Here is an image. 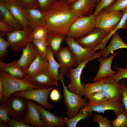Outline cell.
<instances>
[{
	"instance_id": "1",
	"label": "cell",
	"mask_w": 127,
	"mask_h": 127,
	"mask_svg": "<svg viewBox=\"0 0 127 127\" xmlns=\"http://www.w3.org/2000/svg\"><path fill=\"white\" fill-rule=\"evenodd\" d=\"M48 33L66 35L78 18L71 11V4L59 1L54 3L44 13Z\"/></svg>"
},
{
	"instance_id": "2",
	"label": "cell",
	"mask_w": 127,
	"mask_h": 127,
	"mask_svg": "<svg viewBox=\"0 0 127 127\" xmlns=\"http://www.w3.org/2000/svg\"><path fill=\"white\" fill-rule=\"evenodd\" d=\"M0 79L3 83L4 91L2 104H6L9 97L16 92L30 88H40L38 85L32 83L26 78L20 79L15 78L0 70Z\"/></svg>"
},
{
	"instance_id": "3",
	"label": "cell",
	"mask_w": 127,
	"mask_h": 127,
	"mask_svg": "<svg viewBox=\"0 0 127 127\" xmlns=\"http://www.w3.org/2000/svg\"><path fill=\"white\" fill-rule=\"evenodd\" d=\"M62 73L59 74L58 80L61 82L63 89V101L67 108V116L71 119L79 112V109L82 108L87 102V99L82 98L77 94L72 92L68 89L65 84L64 75Z\"/></svg>"
},
{
	"instance_id": "4",
	"label": "cell",
	"mask_w": 127,
	"mask_h": 127,
	"mask_svg": "<svg viewBox=\"0 0 127 127\" xmlns=\"http://www.w3.org/2000/svg\"><path fill=\"white\" fill-rule=\"evenodd\" d=\"M95 17L93 14L78 17L72 23L66 36L74 40L83 37L95 28Z\"/></svg>"
},
{
	"instance_id": "5",
	"label": "cell",
	"mask_w": 127,
	"mask_h": 127,
	"mask_svg": "<svg viewBox=\"0 0 127 127\" xmlns=\"http://www.w3.org/2000/svg\"><path fill=\"white\" fill-rule=\"evenodd\" d=\"M123 14L121 11L107 12L101 10L95 17V28L101 29L108 34L117 27Z\"/></svg>"
},
{
	"instance_id": "6",
	"label": "cell",
	"mask_w": 127,
	"mask_h": 127,
	"mask_svg": "<svg viewBox=\"0 0 127 127\" xmlns=\"http://www.w3.org/2000/svg\"><path fill=\"white\" fill-rule=\"evenodd\" d=\"M54 88L53 87L39 89L30 88L16 92L13 94L36 102L50 110L52 108V103L48 102V98L49 93Z\"/></svg>"
},
{
	"instance_id": "7",
	"label": "cell",
	"mask_w": 127,
	"mask_h": 127,
	"mask_svg": "<svg viewBox=\"0 0 127 127\" xmlns=\"http://www.w3.org/2000/svg\"><path fill=\"white\" fill-rule=\"evenodd\" d=\"M33 30L29 27L26 29L15 31L6 34L11 49L16 52L22 51L27 44L32 41L31 36Z\"/></svg>"
},
{
	"instance_id": "8",
	"label": "cell",
	"mask_w": 127,
	"mask_h": 127,
	"mask_svg": "<svg viewBox=\"0 0 127 127\" xmlns=\"http://www.w3.org/2000/svg\"><path fill=\"white\" fill-rule=\"evenodd\" d=\"M109 110H113L116 115L125 112L124 107L122 102L108 100L97 104L87 102L80 111H94L104 113L106 111Z\"/></svg>"
},
{
	"instance_id": "9",
	"label": "cell",
	"mask_w": 127,
	"mask_h": 127,
	"mask_svg": "<svg viewBox=\"0 0 127 127\" xmlns=\"http://www.w3.org/2000/svg\"><path fill=\"white\" fill-rule=\"evenodd\" d=\"M56 57L59 64V72L66 75L73 67L78 65L75 56L68 47H60Z\"/></svg>"
},
{
	"instance_id": "10",
	"label": "cell",
	"mask_w": 127,
	"mask_h": 127,
	"mask_svg": "<svg viewBox=\"0 0 127 127\" xmlns=\"http://www.w3.org/2000/svg\"><path fill=\"white\" fill-rule=\"evenodd\" d=\"M65 41L77 60L78 65L85 61L94 59L93 57L96 53L92 49L82 47L75 40L66 36Z\"/></svg>"
},
{
	"instance_id": "11",
	"label": "cell",
	"mask_w": 127,
	"mask_h": 127,
	"mask_svg": "<svg viewBox=\"0 0 127 127\" xmlns=\"http://www.w3.org/2000/svg\"><path fill=\"white\" fill-rule=\"evenodd\" d=\"M9 111L8 115L10 118L22 119L26 114L28 110L27 99L24 98L11 95L6 104Z\"/></svg>"
},
{
	"instance_id": "12",
	"label": "cell",
	"mask_w": 127,
	"mask_h": 127,
	"mask_svg": "<svg viewBox=\"0 0 127 127\" xmlns=\"http://www.w3.org/2000/svg\"><path fill=\"white\" fill-rule=\"evenodd\" d=\"M89 60L83 62L78 65L75 68L70 70L67 75L71 82L67 86L71 92L75 93L81 97L83 96V90L81 82V76L83 70Z\"/></svg>"
},
{
	"instance_id": "13",
	"label": "cell",
	"mask_w": 127,
	"mask_h": 127,
	"mask_svg": "<svg viewBox=\"0 0 127 127\" xmlns=\"http://www.w3.org/2000/svg\"><path fill=\"white\" fill-rule=\"evenodd\" d=\"M107 34L102 29L95 28L87 35L75 40L82 47L93 50L101 43Z\"/></svg>"
},
{
	"instance_id": "14",
	"label": "cell",
	"mask_w": 127,
	"mask_h": 127,
	"mask_svg": "<svg viewBox=\"0 0 127 127\" xmlns=\"http://www.w3.org/2000/svg\"><path fill=\"white\" fill-rule=\"evenodd\" d=\"M102 91L108 100L121 102L122 88L119 82L110 76L106 78Z\"/></svg>"
},
{
	"instance_id": "15",
	"label": "cell",
	"mask_w": 127,
	"mask_h": 127,
	"mask_svg": "<svg viewBox=\"0 0 127 127\" xmlns=\"http://www.w3.org/2000/svg\"><path fill=\"white\" fill-rule=\"evenodd\" d=\"M27 111L22 118L23 121L36 127H44L40 119L41 110L43 106L37 104L29 99H27Z\"/></svg>"
},
{
	"instance_id": "16",
	"label": "cell",
	"mask_w": 127,
	"mask_h": 127,
	"mask_svg": "<svg viewBox=\"0 0 127 127\" xmlns=\"http://www.w3.org/2000/svg\"><path fill=\"white\" fill-rule=\"evenodd\" d=\"M22 51L21 56L18 59V63L20 67L27 73L31 65L39 53L37 48L32 41L27 44Z\"/></svg>"
},
{
	"instance_id": "17",
	"label": "cell",
	"mask_w": 127,
	"mask_h": 127,
	"mask_svg": "<svg viewBox=\"0 0 127 127\" xmlns=\"http://www.w3.org/2000/svg\"><path fill=\"white\" fill-rule=\"evenodd\" d=\"M96 0H77L71 4V10L78 17L91 15L96 6Z\"/></svg>"
},
{
	"instance_id": "18",
	"label": "cell",
	"mask_w": 127,
	"mask_h": 127,
	"mask_svg": "<svg viewBox=\"0 0 127 127\" xmlns=\"http://www.w3.org/2000/svg\"><path fill=\"white\" fill-rule=\"evenodd\" d=\"M6 3L8 9L23 29L29 27L28 17L24 7L17 1Z\"/></svg>"
},
{
	"instance_id": "19",
	"label": "cell",
	"mask_w": 127,
	"mask_h": 127,
	"mask_svg": "<svg viewBox=\"0 0 127 127\" xmlns=\"http://www.w3.org/2000/svg\"><path fill=\"white\" fill-rule=\"evenodd\" d=\"M117 55V53L114 52L108 58L104 59L101 56L98 58L97 61L99 63V66L98 71L93 80V82L111 76L117 73V71H113L111 68L113 60Z\"/></svg>"
},
{
	"instance_id": "20",
	"label": "cell",
	"mask_w": 127,
	"mask_h": 127,
	"mask_svg": "<svg viewBox=\"0 0 127 127\" xmlns=\"http://www.w3.org/2000/svg\"><path fill=\"white\" fill-rule=\"evenodd\" d=\"M122 48L127 49V44L123 41L118 32H116L113 35L111 40L107 46L96 52L94 57L95 58H98L102 56L103 58L105 59L114 51Z\"/></svg>"
},
{
	"instance_id": "21",
	"label": "cell",
	"mask_w": 127,
	"mask_h": 127,
	"mask_svg": "<svg viewBox=\"0 0 127 127\" xmlns=\"http://www.w3.org/2000/svg\"><path fill=\"white\" fill-rule=\"evenodd\" d=\"M24 8L28 17L29 27L33 30L39 26H46L44 13L40 8Z\"/></svg>"
},
{
	"instance_id": "22",
	"label": "cell",
	"mask_w": 127,
	"mask_h": 127,
	"mask_svg": "<svg viewBox=\"0 0 127 127\" xmlns=\"http://www.w3.org/2000/svg\"><path fill=\"white\" fill-rule=\"evenodd\" d=\"M40 119L44 127H63L65 124L63 116H57L54 112L51 113L43 107L41 110Z\"/></svg>"
},
{
	"instance_id": "23",
	"label": "cell",
	"mask_w": 127,
	"mask_h": 127,
	"mask_svg": "<svg viewBox=\"0 0 127 127\" xmlns=\"http://www.w3.org/2000/svg\"><path fill=\"white\" fill-rule=\"evenodd\" d=\"M26 78L32 83L38 85L40 88L45 89L53 85L58 86L48 71L32 75H27Z\"/></svg>"
},
{
	"instance_id": "24",
	"label": "cell",
	"mask_w": 127,
	"mask_h": 127,
	"mask_svg": "<svg viewBox=\"0 0 127 127\" xmlns=\"http://www.w3.org/2000/svg\"><path fill=\"white\" fill-rule=\"evenodd\" d=\"M18 61V60L6 63L0 60V70L15 78L20 79L26 78L28 74L19 65Z\"/></svg>"
},
{
	"instance_id": "25",
	"label": "cell",
	"mask_w": 127,
	"mask_h": 127,
	"mask_svg": "<svg viewBox=\"0 0 127 127\" xmlns=\"http://www.w3.org/2000/svg\"><path fill=\"white\" fill-rule=\"evenodd\" d=\"M0 20L16 31L23 29L8 9L6 3L1 0H0Z\"/></svg>"
},
{
	"instance_id": "26",
	"label": "cell",
	"mask_w": 127,
	"mask_h": 127,
	"mask_svg": "<svg viewBox=\"0 0 127 127\" xmlns=\"http://www.w3.org/2000/svg\"><path fill=\"white\" fill-rule=\"evenodd\" d=\"M47 57L39 53L27 71L28 75H32L48 72L49 64Z\"/></svg>"
},
{
	"instance_id": "27",
	"label": "cell",
	"mask_w": 127,
	"mask_h": 127,
	"mask_svg": "<svg viewBox=\"0 0 127 127\" xmlns=\"http://www.w3.org/2000/svg\"><path fill=\"white\" fill-rule=\"evenodd\" d=\"M66 37V35L62 34L48 33L46 40L54 54H56L58 51L61 44L65 41Z\"/></svg>"
},
{
	"instance_id": "28",
	"label": "cell",
	"mask_w": 127,
	"mask_h": 127,
	"mask_svg": "<svg viewBox=\"0 0 127 127\" xmlns=\"http://www.w3.org/2000/svg\"><path fill=\"white\" fill-rule=\"evenodd\" d=\"M48 55L47 58L49 65L48 72L53 78L58 82V80L59 69V64L55 60L54 57V54L50 47L48 46L47 47Z\"/></svg>"
},
{
	"instance_id": "29",
	"label": "cell",
	"mask_w": 127,
	"mask_h": 127,
	"mask_svg": "<svg viewBox=\"0 0 127 127\" xmlns=\"http://www.w3.org/2000/svg\"><path fill=\"white\" fill-rule=\"evenodd\" d=\"M106 78L92 83H82L83 90V96L87 98L91 94L102 91V88Z\"/></svg>"
},
{
	"instance_id": "30",
	"label": "cell",
	"mask_w": 127,
	"mask_h": 127,
	"mask_svg": "<svg viewBox=\"0 0 127 127\" xmlns=\"http://www.w3.org/2000/svg\"><path fill=\"white\" fill-rule=\"evenodd\" d=\"M123 15L120 21L116 28L107 34L101 43L94 50V51L102 49L105 47L107 42L110 38L119 29H124L127 20V9L123 11Z\"/></svg>"
},
{
	"instance_id": "31",
	"label": "cell",
	"mask_w": 127,
	"mask_h": 127,
	"mask_svg": "<svg viewBox=\"0 0 127 127\" xmlns=\"http://www.w3.org/2000/svg\"><path fill=\"white\" fill-rule=\"evenodd\" d=\"M92 115V111H80L72 118L70 119L66 117L64 119L65 124L68 127H76L80 121L89 118Z\"/></svg>"
},
{
	"instance_id": "32",
	"label": "cell",
	"mask_w": 127,
	"mask_h": 127,
	"mask_svg": "<svg viewBox=\"0 0 127 127\" xmlns=\"http://www.w3.org/2000/svg\"><path fill=\"white\" fill-rule=\"evenodd\" d=\"M48 33L47 27L46 26H39L36 27L33 30L31 38L32 40H46Z\"/></svg>"
},
{
	"instance_id": "33",
	"label": "cell",
	"mask_w": 127,
	"mask_h": 127,
	"mask_svg": "<svg viewBox=\"0 0 127 127\" xmlns=\"http://www.w3.org/2000/svg\"><path fill=\"white\" fill-rule=\"evenodd\" d=\"M127 9V0H116L112 6L102 10L107 12H110L115 11H123Z\"/></svg>"
},
{
	"instance_id": "34",
	"label": "cell",
	"mask_w": 127,
	"mask_h": 127,
	"mask_svg": "<svg viewBox=\"0 0 127 127\" xmlns=\"http://www.w3.org/2000/svg\"><path fill=\"white\" fill-rule=\"evenodd\" d=\"M86 98L88 102L92 104L98 103L108 100L102 90L93 93Z\"/></svg>"
},
{
	"instance_id": "35",
	"label": "cell",
	"mask_w": 127,
	"mask_h": 127,
	"mask_svg": "<svg viewBox=\"0 0 127 127\" xmlns=\"http://www.w3.org/2000/svg\"><path fill=\"white\" fill-rule=\"evenodd\" d=\"M116 116L115 119L110 122L112 127H127V114L125 112Z\"/></svg>"
},
{
	"instance_id": "36",
	"label": "cell",
	"mask_w": 127,
	"mask_h": 127,
	"mask_svg": "<svg viewBox=\"0 0 127 127\" xmlns=\"http://www.w3.org/2000/svg\"><path fill=\"white\" fill-rule=\"evenodd\" d=\"M37 48L39 53L42 56L47 57L48 44L46 40H33L32 41Z\"/></svg>"
},
{
	"instance_id": "37",
	"label": "cell",
	"mask_w": 127,
	"mask_h": 127,
	"mask_svg": "<svg viewBox=\"0 0 127 127\" xmlns=\"http://www.w3.org/2000/svg\"><path fill=\"white\" fill-rule=\"evenodd\" d=\"M5 35L4 33L0 31V58L2 61L6 58L8 53L7 49L10 46L9 43L4 39L3 36Z\"/></svg>"
},
{
	"instance_id": "38",
	"label": "cell",
	"mask_w": 127,
	"mask_h": 127,
	"mask_svg": "<svg viewBox=\"0 0 127 127\" xmlns=\"http://www.w3.org/2000/svg\"><path fill=\"white\" fill-rule=\"evenodd\" d=\"M116 0H100L96 4L95 10L93 14L95 17L97 16L100 11L103 9L112 6Z\"/></svg>"
},
{
	"instance_id": "39",
	"label": "cell",
	"mask_w": 127,
	"mask_h": 127,
	"mask_svg": "<svg viewBox=\"0 0 127 127\" xmlns=\"http://www.w3.org/2000/svg\"><path fill=\"white\" fill-rule=\"evenodd\" d=\"M7 124L9 127H36L35 126L24 122L22 119L18 118H10Z\"/></svg>"
},
{
	"instance_id": "40",
	"label": "cell",
	"mask_w": 127,
	"mask_h": 127,
	"mask_svg": "<svg viewBox=\"0 0 127 127\" xmlns=\"http://www.w3.org/2000/svg\"><path fill=\"white\" fill-rule=\"evenodd\" d=\"M92 121L97 123L99 127H112L110 120L106 116L95 114L92 117Z\"/></svg>"
},
{
	"instance_id": "41",
	"label": "cell",
	"mask_w": 127,
	"mask_h": 127,
	"mask_svg": "<svg viewBox=\"0 0 127 127\" xmlns=\"http://www.w3.org/2000/svg\"><path fill=\"white\" fill-rule=\"evenodd\" d=\"M113 68L117 70V72L110 77L119 82L123 79H127V68L116 66H114Z\"/></svg>"
},
{
	"instance_id": "42",
	"label": "cell",
	"mask_w": 127,
	"mask_h": 127,
	"mask_svg": "<svg viewBox=\"0 0 127 127\" xmlns=\"http://www.w3.org/2000/svg\"><path fill=\"white\" fill-rule=\"evenodd\" d=\"M39 8L44 13L47 12L54 3L59 0H37Z\"/></svg>"
},
{
	"instance_id": "43",
	"label": "cell",
	"mask_w": 127,
	"mask_h": 127,
	"mask_svg": "<svg viewBox=\"0 0 127 127\" xmlns=\"http://www.w3.org/2000/svg\"><path fill=\"white\" fill-rule=\"evenodd\" d=\"M119 83L122 88L121 102L124 107L125 112L127 114V82L122 79L120 81Z\"/></svg>"
},
{
	"instance_id": "44",
	"label": "cell",
	"mask_w": 127,
	"mask_h": 127,
	"mask_svg": "<svg viewBox=\"0 0 127 127\" xmlns=\"http://www.w3.org/2000/svg\"><path fill=\"white\" fill-rule=\"evenodd\" d=\"M9 112V110L6 104H2L0 106V120L7 123L10 118L8 115Z\"/></svg>"
},
{
	"instance_id": "45",
	"label": "cell",
	"mask_w": 127,
	"mask_h": 127,
	"mask_svg": "<svg viewBox=\"0 0 127 127\" xmlns=\"http://www.w3.org/2000/svg\"><path fill=\"white\" fill-rule=\"evenodd\" d=\"M24 7L39 8L37 0H17Z\"/></svg>"
},
{
	"instance_id": "46",
	"label": "cell",
	"mask_w": 127,
	"mask_h": 127,
	"mask_svg": "<svg viewBox=\"0 0 127 127\" xmlns=\"http://www.w3.org/2000/svg\"><path fill=\"white\" fill-rule=\"evenodd\" d=\"M0 30L6 34L12 32L15 30L14 29L11 28L5 23L0 20Z\"/></svg>"
},
{
	"instance_id": "47",
	"label": "cell",
	"mask_w": 127,
	"mask_h": 127,
	"mask_svg": "<svg viewBox=\"0 0 127 127\" xmlns=\"http://www.w3.org/2000/svg\"><path fill=\"white\" fill-rule=\"evenodd\" d=\"M50 99L54 102H56L60 100V95L57 89L54 88L52 90L50 95Z\"/></svg>"
},
{
	"instance_id": "48",
	"label": "cell",
	"mask_w": 127,
	"mask_h": 127,
	"mask_svg": "<svg viewBox=\"0 0 127 127\" xmlns=\"http://www.w3.org/2000/svg\"><path fill=\"white\" fill-rule=\"evenodd\" d=\"M4 91L2 82L0 79V103H2L4 95Z\"/></svg>"
},
{
	"instance_id": "49",
	"label": "cell",
	"mask_w": 127,
	"mask_h": 127,
	"mask_svg": "<svg viewBox=\"0 0 127 127\" xmlns=\"http://www.w3.org/2000/svg\"><path fill=\"white\" fill-rule=\"evenodd\" d=\"M64 3L71 4L77 0H59Z\"/></svg>"
},
{
	"instance_id": "50",
	"label": "cell",
	"mask_w": 127,
	"mask_h": 127,
	"mask_svg": "<svg viewBox=\"0 0 127 127\" xmlns=\"http://www.w3.org/2000/svg\"><path fill=\"white\" fill-rule=\"evenodd\" d=\"M0 127H8L7 123L5 122L0 120Z\"/></svg>"
},
{
	"instance_id": "51",
	"label": "cell",
	"mask_w": 127,
	"mask_h": 127,
	"mask_svg": "<svg viewBox=\"0 0 127 127\" xmlns=\"http://www.w3.org/2000/svg\"><path fill=\"white\" fill-rule=\"evenodd\" d=\"M0 0L3 1L5 3H10L13 2L17 0Z\"/></svg>"
},
{
	"instance_id": "52",
	"label": "cell",
	"mask_w": 127,
	"mask_h": 127,
	"mask_svg": "<svg viewBox=\"0 0 127 127\" xmlns=\"http://www.w3.org/2000/svg\"><path fill=\"white\" fill-rule=\"evenodd\" d=\"M100 0H96V4H98L100 1Z\"/></svg>"
},
{
	"instance_id": "53",
	"label": "cell",
	"mask_w": 127,
	"mask_h": 127,
	"mask_svg": "<svg viewBox=\"0 0 127 127\" xmlns=\"http://www.w3.org/2000/svg\"><path fill=\"white\" fill-rule=\"evenodd\" d=\"M124 29H127V21L126 24V25L124 28Z\"/></svg>"
}]
</instances>
